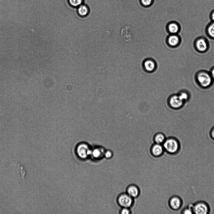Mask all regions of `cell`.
<instances>
[{
	"label": "cell",
	"instance_id": "obj_22",
	"mask_svg": "<svg viewBox=\"0 0 214 214\" xmlns=\"http://www.w3.org/2000/svg\"><path fill=\"white\" fill-rule=\"evenodd\" d=\"M209 72L213 80H214V66L211 68L210 71Z\"/></svg>",
	"mask_w": 214,
	"mask_h": 214
},
{
	"label": "cell",
	"instance_id": "obj_9",
	"mask_svg": "<svg viewBox=\"0 0 214 214\" xmlns=\"http://www.w3.org/2000/svg\"><path fill=\"white\" fill-rule=\"evenodd\" d=\"M126 191L127 194L132 198H136L140 194V189L135 185H130L127 187Z\"/></svg>",
	"mask_w": 214,
	"mask_h": 214
},
{
	"label": "cell",
	"instance_id": "obj_12",
	"mask_svg": "<svg viewBox=\"0 0 214 214\" xmlns=\"http://www.w3.org/2000/svg\"><path fill=\"white\" fill-rule=\"evenodd\" d=\"M166 138L165 135L163 133L160 132L154 134L153 139L154 143L161 144H163Z\"/></svg>",
	"mask_w": 214,
	"mask_h": 214
},
{
	"label": "cell",
	"instance_id": "obj_21",
	"mask_svg": "<svg viewBox=\"0 0 214 214\" xmlns=\"http://www.w3.org/2000/svg\"><path fill=\"white\" fill-rule=\"evenodd\" d=\"M210 18L211 21L214 22V9L211 12L210 14Z\"/></svg>",
	"mask_w": 214,
	"mask_h": 214
},
{
	"label": "cell",
	"instance_id": "obj_16",
	"mask_svg": "<svg viewBox=\"0 0 214 214\" xmlns=\"http://www.w3.org/2000/svg\"><path fill=\"white\" fill-rule=\"evenodd\" d=\"M178 94L180 98L185 102L189 99V94L186 91H181L178 93Z\"/></svg>",
	"mask_w": 214,
	"mask_h": 214
},
{
	"label": "cell",
	"instance_id": "obj_10",
	"mask_svg": "<svg viewBox=\"0 0 214 214\" xmlns=\"http://www.w3.org/2000/svg\"><path fill=\"white\" fill-rule=\"evenodd\" d=\"M168 43L172 47H176L179 45L181 38L177 34H172L168 38Z\"/></svg>",
	"mask_w": 214,
	"mask_h": 214
},
{
	"label": "cell",
	"instance_id": "obj_4",
	"mask_svg": "<svg viewBox=\"0 0 214 214\" xmlns=\"http://www.w3.org/2000/svg\"><path fill=\"white\" fill-rule=\"evenodd\" d=\"M119 205L123 207L129 208L133 204L132 198L127 194H120L117 199Z\"/></svg>",
	"mask_w": 214,
	"mask_h": 214
},
{
	"label": "cell",
	"instance_id": "obj_20",
	"mask_svg": "<svg viewBox=\"0 0 214 214\" xmlns=\"http://www.w3.org/2000/svg\"><path fill=\"white\" fill-rule=\"evenodd\" d=\"M113 152L110 150H108L105 151L104 155L105 157L107 158H110L113 155Z\"/></svg>",
	"mask_w": 214,
	"mask_h": 214
},
{
	"label": "cell",
	"instance_id": "obj_18",
	"mask_svg": "<svg viewBox=\"0 0 214 214\" xmlns=\"http://www.w3.org/2000/svg\"><path fill=\"white\" fill-rule=\"evenodd\" d=\"M141 4L144 7L150 6L153 3V0H140Z\"/></svg>",
	"mask_w": 214,
	"mask_h": 214
},
{
	"label": "cell",
	"instance_id": "obj_2",
	"mask_svg": "<svg viewBox=\"0 0 214 214\" xmlns=\"http://www.w3.org/2000/svg\"><path fill=\"white\" fill-rule=\"evenodd\" d=\"M163 146L166 151L170 154L176 153L179 151L180 148L179 141L173 137L166 138L163 143Z\"/></svg>",
	"mask_w": 214,
	"mask_h": 214
},
{
	"label": "cell",
	"instance_id": "obj_17",
	"mask_svg": "<svg viewBox=\"0 0 214 214\" xmlns=\"http://www.w3.org/2000/svg\"><path fill=\"white\" fill-rule=\"evenodd\" d=\"M68 1L71 6L77 7L82 4L83 0H68Z\"/></svg>",
	"mask_w": 214,
	"mask_h": 214
},
{
	"label": "cell",
	"instance_id": "obj_23",
	"mask_svg": "<svg viewBox=\"0 0 214 214\" xmlns=\"http://www.w3.org/2000/svg\"><path fill=\"white\" fill-rule=\"evenodd\" d=\"M210 135L211 138L214 140V127L211 129Z\"/></svg>",
	"mask_w": 214,
	"mask_h": 214
},
{
	"label": "cell",
	"instance_id": "obj_1",
	"mask_svg": "<svg viewBox=\"0 0 214 214\" xmlns=\"http://www.w3.org/2000/svg\"><path fill=\"white\" fill-rule=\"evenodd\" d=\"M195 79L199 86L204 88H208L211 86L214 81L210 72L204 70L197 72Z\"/></svg>",
	"mask_w": 214,
	"mask_h": 214
},
{
	"label": "cell",
	"instance_id": "obj_3",
	"mask_svg": "<svg viewBox=\"0 0 214 214\" xmlns=\"http://www.w3.org/2000/svg\"><path fill=\"white\" fill-rule=\"evenodd\" d=\"M169 106L171 108L178 109L182 107L185 102L180 98L178 94H173L169 96L167 100Z\"/></svg>",
	"mask_w": 214,
	"mask_h": 214
},
{
	"label": "cell",
	"instance_id": "obj_7",
	"mask_svg": "<svg viewBox=\"0 0 214 214\" xmlns=\"http://www.w3.org/2000/svg\"><path fill=\"white\" fill-rule=\"evenodd\" d=\"M183 204L181 198L179 196H174L170 198L169 201V206L171 209L177 210L180 209Z\"/></svg>",
	"mask_w": 214,
	"mask_h": 214
},
{
	"label": "cell",
	"instance_id": "obj_11",
	"mask_svg": "<svg viewBox=\"0 0 214 214\" xmlns=\"http://www.w3.org/2000/svg\"><path fill=\"white\" fill-rule=\"evenodd\" d=\"M169 32L172 34H177L180 30V26L179 24L175 22H172L169 23L168 25Z\"/></svg>",
	"mask_w": 214,
	"mask_h": 214
},
{
	"label": "cell",
	"instance_id": "obj_13",
	"mask_svg": "<svg viewBox=\"0 0 214 214\" xmlns=\"http://www.w3.org/2000/svg\"><path fill=\"white\" fill-rule=\"evenodd\" d=\"M89 9L86 5L81 4L78 7V13L79 15L81 17H85L88 13Z\"/></svg>",
	"mask_w": 214,
	"mask_h": 214
},
{
	"label": "cell",
	"instance_id": "obj_19",
	"mask_svg": "<svg viewBox=\"0 0 214 214\" xmlns=\"http://www.w3.org/2000/svg\"><path fill=\"white\" fill-rule=\"evenodd\" d=\"M120 213L122 214H129L131 213V211L128 208L123 207L120 210Z\"/></svg>",
	"mask_w": 214,
	"mask_h": 214
},
{
	"label": "cell",
	"instance_id": "obj_8",
	"mask_svg": "<svg viewBox=\"0 0 214 214\" xmlns=\"http://www.w3.org/2000/svg\"><path fill=\"white\" fill-rule=\"evenodd\" d=\"M164 148L161 144L154 143L151 146L150 151L155 157L160 156L163 153Z\"/></svg>",
	"mask_w": 214,
	"mask_h": 214
},
{
	"label": "cell",
	"instance_id": "obj_5",
	"mask_svg": "<svg viewBox=\"0 0 214 214\" xmlns=\"http://www.w3.org/2000/svg\"><path fill=\"white\" fill-rule=\"evenodd\" d=\"M210 209L208 205L204 201L197 202L192 206L193 213L196 214H208Z\"/></svg>",
	"mask_w": 214,
	"mask_h": 214
},
{
	"label": "cell",
	"instance_id": "obj_6",
	"mask_svg": "<svg viewBox=\"0 0 214 214\" xmlns=\"http://www.w3.org/2000/svg\"><path fill=\"white\" fill-rule=\"evenodd\" d=\"M194 45L196 50L200 53L206 52L209 48L208 41L203 37L197 38L195 41Z\"/></svg>",
	"mask_w": 214,
	"mask_h": 214
},
{
	"label": "cell",
	"instance_id": "obj_15",
	"mask_svg": "<svg viewBox=\"0 0 214 214\" xmlns=\"http://www.w3.org/2000/svg\"><path fill=\"white\" fill-rule=\"evenodd\" d=\"M144 66L147 70L149 71H151L154 69L155 64L153 61L148 60L145 62Z\"/></svg>",
	"mask_w": 214,
	"mask_h": 214
},
{
	"label": "cell",
	"instance_id": "obj_14",
	"mask_svg": "<svg viewBox=\"0 0 214 214\" xmlns=\"http://www.w3.org/2000/svg\"><path fill=\"white\" fill-rule=\"evenodd\" d=\"M206 33L211 38L214 39V22L211 21L207 26Z\"/></svg>",
	"mask_w": 214,
	"mask_h": 214
}]
</instances>
